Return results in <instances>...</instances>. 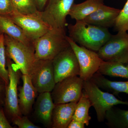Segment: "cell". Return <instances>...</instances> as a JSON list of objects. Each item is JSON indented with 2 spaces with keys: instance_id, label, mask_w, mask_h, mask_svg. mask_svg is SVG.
Wrapping results in <instances>:
<instances>
[{
  "instance_id": "obj_26",
  "label": "cell",
  "mask_w": 128,
  "mask_h": 128,
  "mask_svg": "<svg viewBox=\"0 0 128 128\" xmlns=\"http://www.w3.org/2000/svg\"><path fill=\"white\" fill-rule=\"evenodd\" d=\"M12 124L17 126L19 128H40L39 126L35 125L28 119V116L22 115L17 117L12 122Z\"/></svg>"
},
{
  "instance_id": "obj_18",
  "label": "cell",
  "mask_w": 128,
  "mask_h": 128,
  "mask_svg": "<svg viewBox=\"0 0 128 128\" xmlns=\"http://www.w3.org/2000/svg\"><path fill=\"white\" fill-rule=\"evenodd\" d=\"M90 80L99 88L112 92L114 95L118 96L120 93L128 94V81L118 82L110 80L98 72L92 76Z\"/></svg>"
},
{
  "instance_id": "obj_12",
  "label": "cell",
  "mask_w": 128,
  "mask_h": 128,
  "mask_svg": "<svg viewBox=\"0 0 128 128\" xmlns=\"http://www.w3.org/2000/svg\"><path fill=\"white\" fill-rule=\"evenodd\" d=\"M19 26L30 39L34 41L52 28L37 14L25 15L13 12L5 16Z\"/></svg>"
},
{
  "instance_id": "obj_29",
  "label": "cell",
  "mask_w": 128,
  "mask_h": 128,
  "mask_svg": "<svg viewBox=\"0 0 128 128\" xmlns=\"http://www.w3.org/2000/svg\"><path fill=\"white\" fill-rule=\"evenodd\" d=\"M6 86L5 82L0 78V106H4Z\"/></svg>"
},
{
  "instance_id": "obj_16",
  "label": "cell",
  "mask_w": 128,
  "mask_h": 128,
  "mask_svg": "<svg viewBox=\"0 0 128 128\" xmlns=\"http://www.w3.org/2000/svg\"><path fill=\"white\" fill-rule=\"evenodd\" d=\"M76 102L56 104L52 116V128H67L73 120Z\"/></svg>"
},
{
  "instance_id": "obj_20",
  "label": "cell",
  "mask_w": 128,
  "mask_h": 128,
  "mask_svg": "<svg viewBox=\"0 0 128 128\" xmlns=\"http://www.w3.org/2000/svg\"><path fill=\"white\" fill-rule=\"evenodd\" d=\"M105 120L109 128H128V110L113 107L106 112Z\"/></svg>"
},
{
  "instance_id": "obj_21",
  "label": "cell",
  "mask_w": 128,
  "mask_h": 128,
  "mask_svg": "<svg viewBox=\"0 0 128 128\" xmlns=\"http://www.w3.org/2000/svg\"><path fill=\"white\" fill-rule=\"evenodd\" d=\"M98 72L104 76L121 77L128 80V68L125 64L102 60Z\"/></svg>"
},
{
  "instance_id": "obj_3",
  "label": "cell",
  "mask_w": 128,
  "mask_h": 128,
  "mask_svg": "<svg viewBox=\"0 0 128 128\" xmlns=\"http://www.w3.org/2000/svg\"><path fill=\"white\" fill-rule=\"evenodd\" d=\"M6 57L13 60L16 68L22 75H30L34 62V49L4 34Z\"/></svg>"
},
{
  "instance_id": "obj_15",
  "label": "cell",
  "mask_w": 128,
  "mask_h": 128,
  "mask_svg": "<svg viewBox=\"0 0 128 128\" xmlns=\"http://www.w3.org/2000/svg\"><path fill=\"white\" fill-rule=\"evenodd\" d=\"M121 9L102 5L97 10L83 20L86 22L106 28L114 26Z\"/></svg>"
},
{
  "instance_id": "obj_9",
  "label": "cell",
  "mask_w": 128,
  "mask_h": 128,
  "mask_svg": "<svg viewBox=\"0 0 128 128\" xmlns=\"http://www.w3.org/2000/svg\"><path fill=\"white\" fill-rule=\"evenodd\" d=\"M66 38L78 60L80 69L79 76L83 81L90 80L98 72L102 60L95 51L79 46L68 36Z\"/></svg>"
},
{
  "instance_id": "obj_4",
  "label": "cell",
  "mask_w": 128,
  "mask_h": 128,
  "mask_svg": "<svg viewBox=\"0 0 128 128\" xmlns=\"http://www.w3.org/2000/svg\"><path fill=\"white\" fill-rule=\"evenodd\" d=\"M83 88L100 122L105 121L106 112L111 108L118 105H128V101L121 100L113 94L102 91L90 80L84 81Z\"/></svg>"
},
{
  "instance_id": "obj_25",
  "label": "cell",
  "mask_w": 128,
  "mask_h": 128,
  "mask_svg": "<svg viewBox=\"0 0 128 128\" xmlns=\"http://www.w3.org/2000/svg\"><path fill=\"white\" fill-rule=\"evenodd\" d=\"M114 27L118 32L128 31V0L117 17Z\"/></svg>"
},
{
  "instance_id": "obj_11",
  "label": "cell",
  "mask_w": 128,
  "mask_h": 128,
  "mask_svg": "<svg viewBox=\"0 0 128 128\" xmlns=\"http://www.w3.org/2000/svg\"><path fill=\"white\" fill-rule=\"evenodd\" d=\"M56 83L68 77L80 75L78 60L70 46L52 60Z\"/></svg>"
},
{
  "instance_id": "obj_17",
  "label": "cell",
  "mask_w": 128,
  "mask_h": 128,
  "mask_svg": "<svg viewBox=\"0 0 128 128\" xmlns=\"http://www.w3.org/2000/svg\"><path fill=\"white\" fill-rule=\"evenodd\" d=\"M0 32L24 44L34 48V42L23 30L6 16L0 15Z\"/></svg>"
},
{
  "instance_id": "obj_22",
  "label": "cell",
  "mask_w": 128,
  "mask_h": 128,
  "mask_svg": "<svg viewBox=\"0 0 128 128\" xmlns=\"http://www.w3.org/2000/svg\"><path fill=\"white\" fill-rule=\"evenodd\" d=\"M91 106L90 102L83 89L82 96L76 104L73 119L82 122L88 126L91 119L89 113V108Z\"/></svg>"
},
{
  "instance_id": "obj_6",
  "label": "cell",
  "mask_w": 128,
  "mask_h": 128,
  "mask_svg": "<svg viewBox=\"0 0 128 128\" xmlns=\"http://www.w3.org/2000/svg\"><path fill=\"white\" fill-rule=\"evenodd\" d=\"M9 73V82L6 86L4 108L5 114L10 122L22 116L18 102V85L20 80L19 70L16 68L11 60L6 57Z\"/></svg>"
},
{
  "instance_id": "obj_19",
  "label": "cell",
  "mask_w": 128,
  "mask_h": 128,
  "mask_svg": "<svg viewBox=\"0 0 128 128\" xmlns=\"http://www.w3.org/2000/svg\"><path fill=\"white\" fill-rule=\"evenodd\" d=\"M104 0H86L82 3L74 4L69 16L76 20H82L104 4Z\"/></svg>"
},
{
  "instance_id": "obj_14",
  "label": "cell",
  "mask_w": 128,
  "mask_h": 128,
  "mask_svg": "<svg viewBox=\"0 0 128 128\" xmlns=\"http://www.w3.org/2000/svg\"><path fill=\"white\" fill-rule=\"evenodd\" d=\"M55 104L50 92L39 93L34 105V115L40 122L47 128L52 127V116Z\"/></svg>"
},
{
  "instance_id": "obj_30",
  "label": "cell",
  "mask_w": 128,
  "mask_h": 128,
  "mask_svg": "<svg viewBox=\"0 0 128 128\" xmlns=\"http://www.w3.org/2000/svg\"><path fill=\"white\" fill-rule=\"evenodd\" d=\"M85 124L82 122L73 119L67 128H84Z\"/></svg>"
},
{
  "instance_id": "obj_13",
  "label": "cell",
  "mask_w": 128,
  "mask_h": 128,
  "mask_svg": "<svg viewBox=\"0 0 128 128\" xmlns=\"http://www.w3.org/2000/svg\"><path fill=\"white\" fill-rule=\"evenodd\" d=\"M22 79L23 85L18 87V105L22 115L28 116L32 110L38 92L33 85L30 76L22 75Z\"/></svg>"
},
{
  "instance_id": "obj_8",
  "label": "cell",
  "mask_w": 128,
  "mask_h": 128,
  "mask_svg": "<svg viewBox=\"0 0 128 128\" xmlns=\"http://www.w3.org/2000/svg\"><path fill=\"white\" fill-rule=\"evenodd\" d=\"M83 83L84 81L78 76L68 77L56 83L50 92L54 104L78 102L82 94Z\"/></svg>"
},
{
  "instance_id": "obj_28",
  "label": "cell",
  "mask_w": 128,
  "mask_h": 128,
  "mask_svg": "<svg viewBox=\"0 0 128 128\" xmlns=\"http://www.w3.org/2000/svg\"><path fill=\"white\" fill-rule=\"evenodd\" d=\"M5 114L3 106H0V128H12Z\"/></svg>"
},
{
  "instance_id": "obj_1",
  "label": "cell",
  "mask_w": 128,
  "mask_h": 128,
  "mask_svg": "<svg viewBox=\"0 0 128 128\" xmlns=\"http://www.w3.org/2000/svg\"><path fill=\"white\" fill-rule=\"evenodd\" d=\"M69 36L75 42L88 49L98 52L112 34L108 28L76 20L74 25H68Z\"/></svg>"
},
{
  "instance_id": "obj_7",
  "label": "cell",
  "mask_w": 128,
  "mask_h": 128,
  "mask_svg": "<svg viewBox=\"0 0 128 128\" xmlns=\"http://www.w3.org/2000/svg\"><path fill=\"white\" fill-rule=\"evenodd\" d=\"M75 0H48L45 8L38 15L52 28H66V18Z\"/></svg>"
},
{
  "instance_id": "obj_10",
  "label": "cell",
  "mask_w": 128,
  "mask_h": 128,
  "mask_svg": "<svg viewBox=\"0 0 128 128\" xmlns=\"http://www.w3.org/2000/svg\"><path fill=\"white\" fill-rule=\"evenodd\" d=\"M29 76L38 93L51 92L56 84L52 60H36Z\"/></svg>"
},
{
  "instance_id": "obj_31",
  "label": "cell",
  "mask_w": 128,
  "mask_h": 128,
  "mask_svg": "<svg viewBox=\"0 0 128 128\" xmlns=\"http://www.w3.org/2000/svg\"><path fill=\"white\" fill-rule=\"evenodd\" d=\"M37 8L39 11H42L47 5L48 0H35Z\"/></svg>"
},
{
  "instance_id": "obj_24",
  "label": "cell",
  "mask_w": 128,
  "mask_h": 128,
  "mask_svg": "<svg viewBox=\"0 0 128 128\" xmlns=\"http://www.w3.org/2000/svg\"><path fill=\"white\" fill-rule=\"evenodd\" d=\"M7 60L6 54L4 34H0V78H1L6 85L9 82V73L6 68Z\"/></svg>"
},
{
  "instance_id": "obj_5",
  "label": "cell",
  "mask_w": 128,
  "mask_h": 128,
  "mask_svg": "<svg viewBox=\"0 0 128 128\" xmlns=\"http://www.w3.org/2000/svg\"><path fill=\"white\" fill-rule=\"evenodd\" d=\"M97 53L104 61L127 64L128 62V34L127 32H118L115 35L112 34Z\"/></svg>"
},
{
  "instance_id": "obj_27",
  "label": "cell",
  "mask_w": 128,
  "mask_h": 128,
  "mask_svg": "<svg viewBox=\"0 0 128 128\" xmlns=\"http://www.w3.org/2000/svg\"><path fill=\"white\" fill-rule=\"evenodd\" d=\"M14 11L12 0H0V15L6 16Z\"/></svg>"
},
{
  "instance_id": "obj_32",
  "label": "cell",
  "mask_w": 128,
  "mask_h": 128,
  "mask_svg": "<svg viewBox=\"0 0 128 128\" xmlns=\"http://www.w3.org/2000/svg\"><path fill=\"white\" fill-rule=\"evenodd\" d=\"M127 64V65H126V66H127V67H128V63H127V64Z\"/></svg>"
},
{
  "instance_id": "obj_23",
  "label": "cell",
  "mask_w": 128,
  "mask_h": 128,
  "mask_svg": "<svg viewBox=\"0 0 128 128\" xmlns=\"http://www.w3.org/2000/svg\"><path fill=\"white\" fill-rule=\"evenodd\" d=\"M14 11L25 15H36L39 11L35 0H12Z\"/></svg>"
},
{
  "instance_id": "obj_2",
  "label": "cell",
  "mask_w": 128,
  "mask_h": 128,
  "mask_svg": "<svg viewBox=\"0 0 128 128\" xmlns=\"http://www.w3.org/2000/svg\"><path fill=\"white\" fill-rule=\"evenodd\" d=\"M66 29L51 28L34 42L35 60H52L60 53L70 46Z\"/></svg>"
}]
</instances>
